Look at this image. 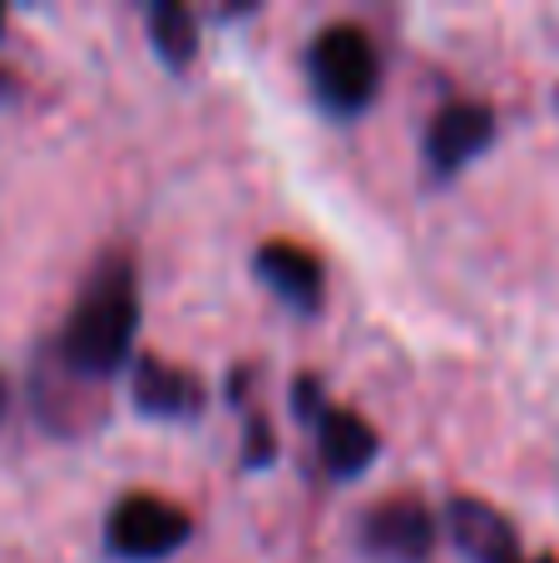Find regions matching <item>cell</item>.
Listing matches in <instances>:
<instances>
[{
    "label": "cell",
    "mask_w": 559,
    "mask_h": 563,
    "mask_svg": "<svg viewBox=\"0 0 559 563\" xmlns=\"http://www.w3.org/2000/svg\"><path fill=\"white\" fill-rule=\"evenodd\" d=\"M253 267H257V277L273 287V297H283L293 311L313 317V311L322 307V263H317L307 247L273 238V243L257 247Z\"/></svg>",
    "instance_id": "obj_9"
},
{
    "label": "cell",
    "mask_w": 559,
    "mask_h": 563,
    "mask_svg": "<svg viewBox=\"0 0 559 563\" xmlns=\"http://www.w3.org/2000/svg\"><path fill=\"white\" fill-rule=\"evenodd\" d=\"M139 336V277L124 253L105 257L79 287L65 327H59V361L75 376L109 380L124 371Z\"/></svg>",
    "instance_id": "obj_1"
},
{
    "label": "cell",
    "mask_w": 559,
    "mask_h": 563,
    "mask_svg": "<svg viewBox=\"0 0 559 563\" xmlns=\"http://www.w3.org/2000/svg\"><path fill=\"white\" fill-rule=\"evenodd\" d=\"M293 396H297V416L313 420V430H317V455H322L327 475H332V479H357V475H362V470L376 460V450H382L376 430L366 426L357 410L327 406V400L317 396V380L313 376L297 380Z\"/></svg>",
    "instance_id": "obj_4"
},
{
    "label": "cell",
    "mask_w": 559,
    "mask_h": 563,
    "mask_svg": "<svg viewBox=\"0 0 559 563\" xmlns=\"http://www.w3.org/2000/svg\"><path fill=\"white\" fill-rule=\"evenodd\" d=\"M362 549L376 563H426L436 549V515L421 499H386L362 519Z\"/></svg>",
    "instance_id": "obj_5"
},
{
    "label": "cell",
    "mask_w": 559,
    "mask_h": 563,
    "mask_svg": "<svg viewBox=\"0 0 559 563\" xmlns=\"http://www.w3.org/2000/svg\"><path fill=\"white\" fill-rule=\"evenodd\" d=\"M0 25H6V10H0Z\"/></svg>",
    "instance_id": "obj_12"
},
{
    "label": "cell",
    "mask_w": 559,
    "mask_h": 563,
    "mask_svg": "<svg viewBox=\"0 0 559 563\" xmlns=\"http://www.w3.org/2000/svg\"><path fill=\"white\" fill-rule=\"evenodd\" d=\"M149 40L168 69H188L198 55V25L184 5H154L149 10Z\"/></svg>",
    "instance_id": "obj_10"
},
{
    "label": "cell",
    "mask_w": 559,
    "mask_h": 563,
    "mask_svg": "<svg viewBox=\"0 0 559 563\" xmlns=\"http://www.w3.org/2000/svg\"><path fill=\"white\" fill-rule=\"evenodd\" d=\"M194 539V519L158 495H124L114 499L105 519V549L124 563L168 559Z\"/></svg>",
    "instance_id": "obj_3"
},
{
    "label": "cell",
    "mask_w": 559,
    "mask_h": 563,
    "mask_svg": "<svg viewBox=\"0 0 559 563\" xmlns=\"http://www.w3.org/2000/svg\"><path fill=\"white\" fill-rule=\"evenodd\" d=\"M10 95V75H6V69H0V99H6Z\"/></svg>",
    "instance_id": "obj_11"
},
{
    "label": "cell",
    "mask_w": 559,
    "mask_h": 563,
    "mask_svg": "<svg viewBox=\"0 0 559 563\" xmlns=\"http://www.w3.org/2000/svg\"><path fill=\"white\" fill-rule=\"evenodd\" d=\"M446 525H451L456 544L465 549L471 563H550V559H525L520 534L511 529V519L501 509H491L485 499H451L446 505Z\"/></svg>",
    "instance_id": "obj_7"
},
{
    "label": "cell",
    "mask_w": 559,
    "mask_h": 563,
    "mask_svg": "<svg viewBox=\"0 0 559 563\" xmlns=\"http://www.w3.org/2000/svg\"><path fill=\"white\" fill-rule=\"evenodd\" d=\"M495 144V114L491 104H475V99H461V104H446L441 114L426 129V164L441 178L461 174L465 164L485 154Z\"/></svg>",
    "instance_id": "obj_6"
},
{
    "label": "cell",
    "mask_w": 559,
    "mask_h": 563,
    "mask_svg": "<svg viewBox=\"0 0 559 563\" xmlns=\"http://www.w3.org/2000/svg\"><path fill=\"white\" fill-rule=\"evenodd\" d=\"M129 396L154 420H194L204 410V386L184 366H168L158 356H139L129 376Z\"/></svg>",
    "instance_id": "obj_8"
},
{
    "label": "cell",
    "mask_w": 559,
    "mask_h": 563,
    "mask_svg": "<svg viewBox=\"0 0 559 563\" xmlns=\"http://www.w3.org/2000/svg\"><path fill=\"white\" fill-rule=\"evenodd\" d=\"M307 75H313L317 99L332 114H362L382 85V59H376V45L362 25H327L313 35Z\"/></svg>",
    "instance_id": "obj_2"
}]
</instances>
